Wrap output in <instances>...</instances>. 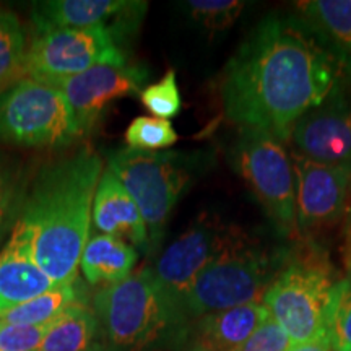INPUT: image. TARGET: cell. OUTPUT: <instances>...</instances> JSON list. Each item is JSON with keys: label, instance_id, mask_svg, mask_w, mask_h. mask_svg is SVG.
Returning a JSON list of instances; mask_svg holds the SVG:
<instances>
[{"label": "cell", "instance_id": "6da1fadb", "mask_svg": "<svg viewBox=\"0 0 351 351\" xmlns=\"http://www.w3.org/2000/svg\"><path fill=\"white\" fill-rule=\"evenodd\" d=\"M346 72L302 19L267 15L223 70L219 96L228 121L280 138L339 88Z\"/></svg>", "mask_w": 351, "mask_h": 351}, {"label": "cell", "instance_id": "7a4b0ae2", "mask_svg": "<svg viewBox=\"0 0 351 351\" xmlns=\"http://www.w3.org/2000/svg\"><path fill=\"white\" fill-rule=\"evenodd\" d=\"M98 153L83 148L43 166L29 181L13 231L29 245L33 261L56 287L77 282L90 239L96 187L103 176Z\"/></svg>", "mask_w": 351, "mask_h": 351}, {"label": "cell", "instance_id": "3957f363", "mask_svg": "<svg viewBox=\"0 0 351 351\" xmlns=\"http://www.w3.org/2000/svg\"><path fill=\"white\" fill-rule=\"evenodd\" d=\"M93 311L104 343L114 351H166L173 333L182 326L150 267L98 289Z\"/></svg>", "mask_w": 351, "mask_h": 351}, {"label": "cell", "instance_id": "277c9868", "mask_svg": "<svg viewBox=\"0 0 351 351\" xmlns=\"http://www.w3.org/2000/svg\"><path fill=\"white\" fill-rule=\"evenodd\" d=\"M210 163V156L202 152H143L124 147L109 153L108 169L142 212L150 241L148 251L160 247L176 204Z\"/></svg>", "mask_w": 351, "mask_h": 351}, {"label": "cell", "instance_id": "5b68a950", "mask_svg": "<svg viewBox=\"0 0 351 351\" xmlns=\"http://www.w3.org/2000/svg\"><path fill=\"white\" fill-rule=\"evenodd\" d=\"M285 258L238 234L195 276L179 302L182 322L262 302Z\"/></svg>", "mask_w": 351, "mask_h": 351}, {"label": "cell", "instance_id": "8992f818", "mask_svg": "<svg viewBox=\"0 0 351 351\" xmlns=\"http://www.w3.org/2000/svg\"><path fill=\"white\" fill-rule=\"evenodd\" d=\"M335 282L322 256L309 252L287 257L262 304L293 345L302 343L326 332L328 300Z\"/></svg>", "mask_w": 351, "mask_h": 351}, {"label": "cell", "instance_id": "52a82bcc", "mask_svg": "<svg viewBox=\"0 0 351 351\" xmlns=\"http://www.w3.org/2000/svg\"><path fill=\"white\" fill-rule=\"evenodd\" d=\"M231 165L276 226L296 230L295 171L285 140L270 130L244 127L231 147Z\"/></svg>", "mask_w": 351, "mask_h": 351}, {"label": "cell", "instance_id": "ba28073f", "mask_svg": "<svg viewBox=\"0 0 351 351\" xmlns=\"http://www.w3.org/2000/svg\"><path fill=\"white\" fill-rule=\"evenodd\" d=\"M78 138L59 86L23 78L0 96V143L56 148Z\"/></svg>", "mask_w": 351, "mask_h": 351}, {"label": "cell", "instance_id": "9c48e42d", "mask_svg": "<svg viewBox=\"0 0 351 351\" xmlns=\"http://www.w3.org/2000/svg\"><path fill=\"white\" fill-rule=\"evenodd\" d=\"M119 43L104 28H34L25 78L56 85L99 64L125 62Z\"/></svg>", "mask_w": 351, "mask_h": 351}, {"label": "cell", "instance_id": "30bf717a", "mask_svg": "<svg viewBox=\"0 0 351 351\" xmlns=\"http://www.w3.org/2000/svg\"><path fill=\"white\" fill-rule=\"evenodd\" d=\"M238 234L236 228L223 225L221 219L202 217L158 256L150 270L179 317V302L195 276Z\"/></svg>", "mask_w": 351, "mask_h": 351}, {"label": "cell", "instance_id": "8fae6325", "mask_svg": "<svg viewBox=\"0 0 351 351\" xmlns=\"http://www.w3.org/2000/svg\"><path fill=\"white\" fill-rule=\"evenodd\" d=\"M148 70L130 62L99 64L75 77L56 83L65 95L78 137H85L112 101L140 95Z\"/></svg>", "mask_w": 351, "mask_h": 351}, {"label": "cell", "instance_id": "7c38bea8", "mask_svg": "<svg viewBox=\"0 0 351 351\" xmlns=\"http://www.w3.org/2000/svg\"><path fill=\"white\" fill-rule=\"evenodd\" d=\"M291 152L320 165L351 163V99L337 88L317 108L289 127Z\"/></svg>", "mask_w": 351, "mask_h": 351}, {"label": "cell", "instance_id": "4fadbf2b", "mask_svg": "<svg viewBox=\"0 0 351 351\" xmlns=\"http://www.w3.org/2000/svg\"><path fill=\"white\" fill-rule=\"evenodd\" d=\"M147 2L129 0H46L33 5L34 28H104L119 43L138 32Z\"/></svg>", "mask_w": 351, "mask_h": 351}, {"label": "cell", "instance_id": "5bb4252c", "mask_svg": "<svg viewBox=\"0 0 351 351\" xmlns=\"http://www.w3.org/2000/svg\"><path fill=\"white\" fill-rule=\"evenodd\" d=\"M296 191V228L311 230L340 217L351 182V163L320 165L291 152Z\"/></svg>", "mask_w": 351, "mask_h": 351}, {"label": "cell", "instance_id": "9a60e30c", "mask_svg": "<svg viewBox=\"0 0 351 351\" xmlns=\"http://www.w3.org/2000/svg\"><path fill=\"white\" fill-rule=\"evenodd\" d=\"M269 315L262 302L200 315L173 333L166 351H238Z\"/></svg>", "mask_w": 351, "mask_h": 351}, {"label": "cell", "instance_id": "2e32d148", "mask_svg": "<svg viewBox=\"0 0 351 351\" xmlns=\"http://www.w3.org/2000/svg\"><path fill=\"white\" fill-rule=\"evenodd\" d=\"M91 217L101 234L112 236L125 243L129 241L130 245L143 251L150 249L142 212L122 182L109 169H104L96 187Z\"/></svg>", "mask_w": 351, "mask_h": 351}, {"label": "cell", "instance_id": "e0dca14e", "mask_svg": "<svg viewBox=\"0 0 351 351\" xmlns=\"http://www.w3.org/2000/svg\"><path fill=\"white\" fill-rule=\"evenodd\" d=\"M56 285L33 261L29 245L19 232L0 251V314L41 296Z\"/></svg>", "mask_w": 351, "mask_h": 351}, {"label": "cell", "instance_id": "ac0fdd59", "mask_svg": "<svg viewBox=\"0 0 351 351\" xmlns=\"http://www.w3.org/2000/svg\"><path fill=\"white\" fill-rule=\"evenodd\" d=\"M298 8L301 19L351 73V0H313L298 3Z\"/></svg>", "mask_w": 351, "mask_h": 351}, {"label": "cell", "instance_id": "d6986e66", "mask_svg": "<svg viewBox=\"0 0 351 351\" xmlns=\"http://www.w3.org/2000/svg\"><path fill=\"white\" fill-rule=\"evenodd\" d=\"M138 252L125 241L108 234L91 236L82 252L80 269L91 285H112L134 271Z\"/></svg>", "mask_w": 351, "mask_h": 351}, {"label": "cell", "instance_id": "ffe728a7", "mask_svg": "<svg viewBox=\"0 0 351 351\" xmlns=\"http://www.w3.org/2000/svg\"><path fill=\"white\" fill-rule=\"evenodd\" d=\"M99 332L93 307L78 302L52 322L36 351H86L96 343Z\"/></svg>", "mask_w": 351, "mask_h": 351}, {"label": "cell", "instance_id": "44dd1931", "mask_svg": "<svg viewBox=\"0 0 351 351\" xmlns=\"http://www.w3.org/2000/svg\"><path fill=\"white\" fill-rule=\"evenodd\" d=\"M86 302L83 293L78 289L77 282L72 285L54 287L41 296L23 302L0 314V322L19 324V326H43L52 322L64 314L70 306Z\"/></svg>", "mask_w": 351, "mask_h": 351}, {"label": "cell", "instance_id": "7402d4cb", "mask_svg": "<svg viewBox=\"0 0 351 351\" xmlns=\"http://www.w3.org/2000/svg\"><path fill=\"white\" fill-rule=\"evenodd\" d=\"M26 34L19 16L0 7V96L25 78Z\"/></svg>", "mask_w": 351, "mask_h": 351}, {"label": "cell", "instance_id": "603a6c76", "mask_svg": "<svg viewBox=\"0 0 351 351\" xmlns=\"http://www.w3.org/2000/svg\"><path fill=\"white\" fill-rule=\"evenodd\" d=\"M29 176L20 161L0 155V245L12 234L28 194Z\"/></svg>", "mask_w": 351, "mask_h": 351}, {"label": "cell", "instance_id": "cb8c5ba5", "mask_svg": "<svg viewBox=\"0 0 351 351\" xmlns=\"http://www.w3.org/2000/svg\"><path fill=\"white\" fill-rule=\"evenodd\" d=\"M326 332L332 351H351V278L337 280L327 307Z\"/></svg>", "mask_w": 351, "mask_h": 351}, {"label": "cell", "instance_id": "d4e9b609", "mask_svg": "<svg viewBox=\"0 0 351 351\" xmlns=\"http://www.w3.org/2000/svg\"><path fill=\"white\" fill-rule=\"evenodd\" d=\"M124 137L127 147L143 152H161L173 147L179 138L169 121L148 116L135 117Z\"/></svg>", "mask_w": 351, "mask_h": 351}, {"label": "cell", "instance_id": "484cf974", "mask_svg": "<svg viewBox=\"0 0 351 351\" xmlns=\"http://www.w3.org/2000/svg\"><path fill=\"white\" fill-rule=\"evenodd\" d=\"M245 2L239 0H189L184 8L189 19L210 33L225 32L236 23Z\"/></svg>", "mask_w": 351, "mask_h": 351}, {"label": "cell", "instance_id": "4316f807", "mask_svg": "<svg viewBox=\"0 0 351 351\" xmlns=\"http://www.w3.org/2000/svg\"><path fill=\"white\" fill-rule=\"evenodd\" d=\"M138 96L145 109L158 119L169 121L171 117L178 116L182 108L181 91H179L174 70H168L161 80L145 86Z\"/></svg>", "mask_w": 351, "mask_h": 351}, {"label": "cell", "instance_id": "83f0119b", "mask_svg": "<svg viewBox=\"0 0 351 351\" xmlns=\"http://www.w3.org/2000/svg\"><path fill=\"white\" fill-rule=\"evenodd\" d=\"M52 322L43 326L0 322V351H36Z\"/></svg>", "mask_w": 351, "mask_h": 351}, {"label": "cell", "instance_id": "f1b7e54d", "mask_svg": "<svg viewBox=\"0 0 351 351\" xmlns=\"http://www.w3.org/2000/svg\"><path fill=\"white\" fill-rule=\"evenodd\" d=\"M291 345L287 332L269 315L238 351H288Z\"/></svg>", "mask_w": 351, "mask_h": 351}, {"label": "cell", "instance_id": "f546056e", "mask_svg": "<svg viewBox=\"0 0 351 351\" xmlns=\"http://www.w3.org/2000/svg\"><path fill=\"white\" fill-rule=\"evenodd\" d=\"M288 351H332V345H330V339H328V333L322 332L313 340L291 345L288 348Z\"/></svg>", "mask_w": 351, "mask_h": 351}, {"label": "cell", "instance_id": "4dcf8cb0", "mask_svg": "<svg viewBox=\"0 0 351 351\" xmlns=\"http://www.w3.org/2000/svg\"><path fill=\"white\" fill-rule=\"evenodd\" d=\"M345 263L348 276L351 278V219L348 223V230H346V243H345Z\"/></svg>", "mask_w": 351, "mask_h": 351}, {"label": "cell", "instance_id": "1f68e13d", "mask_svg": "<svg viewBox=\"0 0 351 351\" xmlns=\"http://www.w3.org/2000/svg\"><path fill=\"white\" fill-rule=\"evenodd\" d=\"M86 351H114V350L108 343H98V341H96V343Z\"/></svg>", "mask_w": 351, "mask_h": 351}]
</instances>
